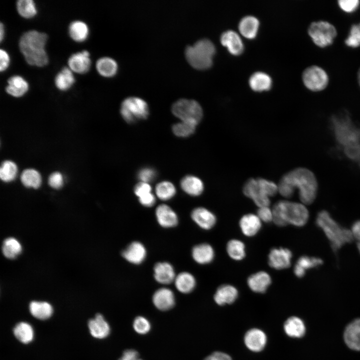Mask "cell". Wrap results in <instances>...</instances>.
<instances>
[{
  "label": "cell",
  "instance_id": "obj_48",
  "mask_svg": "<svg viewBox=\"0 0 360 360\" xmlns=\"http://www.w3.org/2000/svg\"><path fill=\"white\" fill-rule=\"evenodd\" d=\"M338 2L340 9L346 12H355L360 4L358 0H339Z\"/></svg>",
  "mask_w": 360,
  "mask_h": 360
},
{
  "label": "cell",
  "instance_id": "obj_39",
  "mask_svg": "<svg viewBox=\"0 0 360 360\" xmlns=\"http://www.w3.org/2000/svg\"><path fill=\"white\" fill-rule=\"evenodd\" d=\"M226 250L229 256L236 260H240L246 256L244 244L236 239L230 240L226 244Z\"/></svg>",
  "mask_w": 360,
  "mask_h": 360
},
{
  "label": "cell",
  "instance_id": "obj_50",
  "mask_svg": "<svg viewBox=\"0 0 360 360\" xmlns=\"http://www.w3.org/2000/svg\"><path fill=\"white\" fill-rule=\"evenodd\" d=\"M48 182L52 188L56 189L60 188L64 184L63 176L59 172H54L50 176Z\"/></svg>",
  "mask_w": 360,
  "mask_h": 360
},
{
  "label": "cell",
  "instance_id": "obj_25",
  "mask_svg": "<svg viewBox=\"0 0 360 360\" xmlns=\"http://www.w3.org/2000/svg\"><path fill=\"white\" fill-rule=\"evenodd\" d=\"M88 326L92 336L96 338H104L108 336L110 332V327L103 316L100 314L95 318L90 320Z\"/></svg>",
  "mask_w": 360,
  "mask_h": 360
},
{
  "label": "cell",
  "instance_id": "obj_53",
  "mask_svg": "<svg viewBox=\"0 0 360 360\" xmlns=\"http://www.w3.org/2000/svg\"><path fill=\"white\" fill-rule=\"evenodd\" d=\"M10 63V56L7 52L2 49L0 50V71H5L8 67Z\"/></svg>",
  "mask_w": 360,
  "mask_h": 360
},
{
  "label": "cell",
  "instance_id": "obj_14",
  "mask_svg": "<svg viewBox=\"0 0 360 360\" xmlns=\"http://www.w3.org/2000/svg\"><path fill=\"white\" fill-rule=\"evenodd\" d=\"M221 44L232 54L238 56L244 50V44L240 35L235 31L228 30L224 32L220 37Z\"/></svg>",
  "mask_w": 360,
  "mask_h": 360
},
{
  "label": "cell",
  "instance_id": "obj_41",
  "mask_svg": "<svg viewBox=\"0 0 360 360\" xmlns=\"http://www.w3.org/2000/svg\"><path fill=\"white\" fill-rule=\"evenodd\" d=\"M20 180L22 184L28 188H37L42 183L40 174L37 170L32 168L24 170L22 173Z\"/></svg>",
  "mask_w": 360,
  "mask_h": 360
},
{
  "label": "cell",
  "instance_id": "obj_45",
  "mask_svg": "<svg viewBox=\"0 0 360 360\" xmlns=\"http://www.w3.org/2000/svg\"><path fill=\"white\" fill-rule=\"evenodd\" d=\"M197 125L186 122L182 121L172 126L174 134L180 137H187L192 134L195 131Z\"/></svg>",
  "mask_w": 360,
  "mask_h": 360
},
{
  "label": "cell",
  "instance_id": "obj_40",
  "mask_svg": "<svg viewBox=\"0 0 360 360\" xmlns=\"http://www.w3.org/2000/svg\"><path fill=\"white\" fill-rule=\"evenodd\" d=\"M16 10L20 16L29 19L36 16L38 10L32 0H18L16 3Z\"/></svg>",
  "mask_w": 360,
  "mask_h": 360
},
{
  "label": "cell",
  "instance_id": "obj_51",
  "mask_svg": "<svg viewBox=\"0 0 360 360\" xmlns=\"http://www.w3.org/2000/svg\"><path fill=\"white\" fill-rule=\"evenodd\" d=\"M256 215L262 222H269L272 221V210L269 206L258 208Z\"/></svg>",
  "mask_w": 360,
  "mask_h": 360
},
{
  "label": "cell",
  "instance_id": "obj_57",
  "mask_svg": "<svg viewBox=\"0 0 360 360\" xmlns=\"http://www.w3.org/2000/svg\"><path fill=\"white\" fill-rule=\"evenodd\" d=\"M350 231L354 238L360 242V220L356 221L352 224Z\"/></svg>",
  "mask_w": 360,
  "mask_h": 360
},
{
  "label": "cell",
  "instance_id": "obj_32",
  "mask_svg": "<svg viewBox=\"0 0 360 360\" xmlns=\"http://www.w3.org/2000/svg\"><path fill=\"white\" fill-rule=\"evenodd\" d=\"M68 32L70 38L73 40L81 42L87 39L89 34V28L84 22L76 20L70 23Z\"/></svg>",
  "mask_w": 360,
  "mask_h": 360
},
{
  "label": "cell",
  "instance_id": "obj_58",
  "mask_svg": "<svg viewBox=\"0 0 360 360\" xmlns=\"http://www.w3.org/2000/svg\"><path fill=\"white\" fill-rule=\"evenodd\" d=\"M4 26L2 22L0 24V42H2L4 36Z\"/></svg>",
  "mask_w": 360,
  "mask_h": 360
},
{
  "label": "cell",
  "instance_id": "obj_8",
  "mask_svg": "<svg viewBox=\"0 0 360 360\" xmlns=\"http://www.w3.org/2000/svg\"><path fill=\"white\" fill-rule=\"evenodd\" d=\"M120 112L125 121L132 123L147 118L149 109L148 104L143 99L137 96H129L122 102Z\"/></svg>",
  "mask_w": 360,
  "mask_h": 360
},
{
  "label": "cell",
  "instance_id": "obj_23",
  "mask_svg": "<svg viewBox=\"0 0 360 360\" xmlns=\"http://www.w3.org/2000/svg\"><path fill=\"white\" fill-rule=\"evenodd\" d=\"M156 214L158 224L164 228L175 226L178 222L176 212L168 206L160 204L156 210Z\"/></svg>",
  "mask_w": 360,
  "mask_h": 360
},
{
  "label": "cell",
  "instance_id": "obj_31",
  "mask_svg": "<svg viewBox=\"0 0 360 360\" xmlns=\"http://www.w3.org/2000/svg\"><path fill=\"white\" fill-rule=\"evenodd\" d=\"M96 68L100 76L110 78L115 76L116 74L118 65L114 58L109 56H102L96 60Z\"/></svg>",
  "mask_w": 360,
  "mask_h": 360
},
{
  "label": "cell",
  "instance_id": "obj_13",
  "mask_svg": "<svg viewBox=\"0 0 360 360\" xmlns=\"http://www.w3.org/2000/svg\"><path fill=\"white\" fill-rule=\"evenodd\" d=\"M88 51L83 50L72 54L68 58V67L78 74H84L88 72L91 66V60Z\"/></svg>",
  "mask_w": 360,
  "mask_h": 360
},
{
  "label": "cell",
  "instance_id": "obj_3",
  "mask_svg": "<svg viewBox=\"0 0 360 360\" xmlns=\"http://www.w3.org/2000/svg\"><path fill=\"white\" fill-rule=\"evenodd\" d=\"M272 210V221L279 226L289 224L302 226L307 223L309 218L308 210L302 202L280 200L274 204Z\"/></svg>",
  "mask_w": 360,
  "mask_h": 360
},
{
  "label": "cell",
  "instance_id": "obj_2",
  "mask_svg": "<svg viewBox=\"0 0 360 360\" xmlns=\"http://www.w3.org/2000/svg\"><path fill=\"white\" fill-rule=\"evenodd\" d=\"M47 40L46 33L34 30L26 31L21 36L18 46L28 64L38 67L48 64V58L45 50Z\"/></svg>",
  "mask_w": 360,
  "mask_h": 360
},
{
  "label": "cell",
  "instance_id": "obj_27",
  "mask_svg": "<svg viewBox=\"0 0 360 360\" xmlns=\"http://www.w3.org/2000/svg\"><path fill=\"white\" fill-rule=\"evenodd\" d=\"M323 263L322 260L320 258L303 256L298 260L294 268L296 276L302 278L307 270L317 268Z\"/></svg>",
  "mask_w": 360,
  "mask_h": 360
},
{
  "label": "cell",
  "instance_id": "obj_30",
  "mask_svg": "<svg viewBox=\"0 0 360 360\" xmlns=\"http://www.w3.org/2000/svg\"><path fill=\"white\" fill-rule=\"evenodd\" d=\"M194 260L200 264L210 262L214 256L212 247L208 244H201L194 246L192 250Z\"/></svg>",
  "mask_w": 360,
  "mask_h": 360
},
{
  "label": "cell",
  "instance_id": "obj_26",
  "mask_svg": "<svg viewBox=\"0 0 360 360\" xmlns=\"http://www.w3.org/2000/svg\"><path fill=\"white\" fill-rule=\"evenodd\" d=\"M238 296L237 289L230 284H222L216 290L214 295V300L218 305L232 303Z\"/></svg>",
  "mask_w": 360,
  "mask_h": 360
},
{
  "label": "cell",
  "instance_id": "obj_15",
  "mask_svg": "<svg viewBox=\"0 0 360 360\" xmlns=\"http://www.w3.org/2000/svg\"><path fill=\"white\" fill-rule=\"evenodd\" d=\"M152 302L158 310H168L172 308L175 304L174 295L170 289L161 288L156 291L153 294Z\"/></svg>",
  "mask_w": 360,
  "mask_h": 360
},
{
  "label": "cell",
  "instance_id": "obj_12",
  "mask_svg": "<svg viewBox=\"0 0 360 360\" xmlns=\"http://www.w3.org/2000/svg\"><path fill=\"white\" fill-rule=\"evenodd\" d=\"M292 252L286 248H273L268 256L269 266L276 270H284L291 265Z\"/></svg>",
  "mask_w": 360,
  "mask_h": 360
},
{
  "label": "cell",
  "instance_id": "obj_38",
  "mask_svg": "<svg viewBox=\"0 0 360 360\" xmlns=\"http://www.w3.org/2000/svg\"><path fill=\"white\" fill-rule=\"evenodd\" d=\"M13 331L16 338L23 344H28L33 340L34 330L28 323L21 322L18 324Z\"/></svg>",
  "mask_w": 360,
  "mask_h": 360
},
{
  "label": "cell",
  "instance_id": "obj_1",
  "mask_svg": "<svg viewBox=\"0 0 360 360\" xmlns=\"http://www.w3.org/2000/svg\"><path fill=\"white\" fill-rule=\"evenodd\" d=\"M278 186V192L289 198L297 190L301 202L310 204L315 200L318 191V183L314 174L304 168L294 169L284 174Z\"/></svg>",
  "mask_w": 360,
  "mask_h": 360
},
{
  "label": "cell",
  "instance_id": "obj_37",
  "mask_svg": "<svg viewBox=\"0 0 360 360\" xmlns=\"http://www.w3.org/2000/svg\"><path fill=\"white\" fill-rule=\"evenodd\" d=\"M29 309L32 316L42 320L49 318L53 312L52 306L45 302H32Z\"/></svg>",
  "mask_w": 360,
  "mask_h": 360
},
{
  "label": "cell",
  "instance_id": "obj_47",
  "mask_svg": "<svg viewBox=\"0 0 360 360\" xmlns=\"http://www.w3.org/2000/svg\"><path fill=\"white\" fill-rule=\"evenodd\" d=\"M133 328L137 333L144 334L149 332L151 326L148 319L142 316H138L133 322Z\"/></svg>",
  "mask_w": 360,
  "mask_h": 360
},
{
  "label": "cell",
  "instance_id": "obj_29",
  "mask_svg": "<svg viewBox=\"0 0 360 360\" xmlns=\"http://www.w3.org/2000/svg\"><path fill=\"white\" fill-rule=\"evenodd\" d=\"M248 84L250 88L256 92L269 90L272 86L271 77L263 72H256L250 77Z\"/></svg>",
  "mask_w": 360,
  "mask_h": 360
},
{
  "label": "cell",
  "instance_id": "obj_43",
  "mask_svg": "<svg viewBox=\"0 0 360 360\" xmlns=\"http://www.w3.org/2000/svg\"><path fill=\"white\" fill-rule=\"evenodd\" d=\"M18 168L16 164L10 160L4 161L0 168V178L4 182L13 180L16 176Z\"/></svg>",
  "mask_w": 360,
  "mask_h": 360
},
{
  "label": "cell",
  "instance_id": "obj_5",
  "mask_svg": "<svg viewBox=\"0 0 360 360\" xmlns=\"http://www.w3.org/2000/svg\"><path fill=\"white\" fill-rule=\"evenodd\" d=\"M216 52L214 43L208 38H202L193 45H188L184 54L188 62L194 68L205 70L212 64V58Z\"/></svg>",
  "mask_w": 360,
  "mask_h": 360
},
{
  "label": "cell",
  "instance_id": "obj_33",
  "mask_svg": "<svg viewBox=\"0 0 360 360\" xmlns=\"http://www.w3.org/2000/svg\"><path fill=\"white\" fill-rule=\"evenodd\" d=\"M180 186L184 192L192 196L200 195L204 189L201 180L193 176L184 177L180 182Z\"/></svg>",
  "mask_w": 360,
  "mask_h": 360
},
{
  "label": "cell",
  "instance_id": "obj_18",
  "mask_svg": "<svg viewBox=\"0 0 360 360\" xmlns=\"http://www.w3.org/2000/svg\"><path fill=\"white\" fill-rule=\"evenodd\" d=\"M271 282L270 276L264 271L258 272L252 274L248 278L247 280L250 288L252 291L258 293L266 292Z\"/></svg>",
  "mask_w": 360,
  "mask_h": 360
},
{
  "label": "cell",
  "instance_id": "obj_42",
  "mask_svg": "<svg viewBox=\"0 0 360 360\" xmlns=\"http://www.w3.org/2000/svg\"><path fill=\"white\" fill-rule=\"evenodd\" d=\"M22 246L18 240L13 238H6L4 242L2 251L8 258H14L22 252Z\"/></svg>",
  "mask_w": 360,
  "mask_h": 360
},
{
  "label": "cell",
  "instance_id": "obj_46",
  "mask_svg": "<svg viewBox=\"0 0 360 360\" xmlns=\"http://www.w3.org/2000/svg\"><path fill=\"white\" fill-rule=\"evenodd\" d=\"M344 43L348 46L352 48L360 46V22L352 25Z\"/></svg>",
  "mask_w": 360,
  "mask_h": 360
},
{
  "label": "cell",
  "instance_id": "obj_4",
  "mask_svg": "<svg viewBox=\"0 0 360 360\" xmlns=\"http://www.w3.org/2000/svg\"><path fill=\"white\" fill-rule=\"evenodd\" d=\"M316 222L329 240L334 252L354 239L350 230L342 227L326 210L318 214Z\"/></svg>",
  "mask_w": 360,
  "mask_h": 360
},
{
  "label": "cell",
  "instance_id": "obj_11",
  "mask_svg": "<svg viewBox=\"0 0 360 360\" xmlns=\"http://www.w3.org/2000/svg\"><path fill=\"white\" fill-rule=\"evenodd\" d=\"M302 80L306 87L313 92L324 90L328 86L329 81L326 72L316 65L310 66L304 70Z\"/></svg>",
  "mask_w": 360,
  "mask_h": 360
},
{
  "label": "cell",
  "instance_id": "obj_21",
  "mask_svg": "<svg viewBox=\"0 0 360 360\" xmlns=\"http://www.w3.org/2000/svg\"><path fill=\"white\" fill-rule=\"evenodd\" d=\"M266 342L265 334L261 330L252 328L246 334L244 342L247 348L253 352H260L264 347Z\"/></svg>",
  "mask_w": 360,
  "mask_h": 360
},
{
  "label": "cell",
  "instance_id": "obj_6",
  "mask_svg": "<svg viewBox=\"0 0 360 360\" xmlns=\"http://www.w3.org/2000/svg\"><path fill=\"white\" fill-rule=\"evenodd\" d=\"M331 124L336 138L342 145L346 148L360 144V130L352 123L347 113L332 116Z\"/></svg>",
  "mask_w": 360,
  "mask_h": 360
},
{
  "label": "cell",
  "instance_id": "obj_9",
  "mask_svg": "<svg viewBox=\"0 0 360 360\" xmlns=\"http://www.w3.org/2000/svg\"><path fill=\"white\" fill-rule=\"evenodd\" d=\"M268 186L267 180L251 178L244 184L243 192L246 196L251 198L258 208L269 206L270 202Z\"/></svg>",
  "mask_w": 360,
  "mask_h": 360
},
{
  "label": "cell",
  "instance_id": "obj_10",
  "mask_svg": "<svg viewBox=\"0 0 360 360\" xmlns=\"http://www.w3.org/2000/svg\"><path fill=\"white\" fill-rule=\"evenodd\" d=\"M308 34L317 46L325 48L332 44L337 35L336 28L324 20L312 22L308 28Z\"/></svg>",
  "mask_w": 360,
  "mask_h": 360
},
{
  "label": "cell",
  "instance_id": "obj_44",
  "mask_svg": "<svg viewBox=\"0 0 360 360\" xmlns=\"http://www.w3.org/2000/svg\"><path fill=\"white\" fill-rule=\"evenodd\" d=\"M156 192L159 198L166 200L172 198L175 195L176 190L172 183L164 181L156 185Z\"/></svg>",
  "mask_w": 360,
  "mask_h": 360
},
{
  "label": "cell",
  "instance_id": "obj_55",
  "mask_svg": "<svg viewBox=\"0 0 360 360\" xmlns=\"http://www.w3.org/2000/svg\"><path fill=\"white\" fill-rule=\"evenodd\" d=\"M140 203L147 207L152 206L156 202L154 196L150 192L138 198Z\"/></svg>",
  "mask_w": 360,
  "mask_h": 360
},
{
  "label": "cell",
  "instance_id": "obj_59",
  "mask_svg": "<svg viewBox=\"0 0 360 360\" xmlns=\"http://www.w3.org/2000/svg\"><path fill=\"white\" fill-rule=\"evenodd\" d=\"M358 84L360 86V68L358 72Z\"/></svg>",
  "mask_w": 360,
  "mask_h": 360
},
{
  "label": "cell",
  "instance_id": "obj_17",
  "mask_svg": "<svg viewBox=\"0 0 360 360\" xmlns=\"http://www.w3.org/2000/svg\"><path fill=\"white\" fill-rule=\"evenodd\" d=\"M344 340L350 349L360 350V318L354 320L346 326Z\"/></svg>",
  "mask_w": 360,
  "mask_h": 360
},
{
  "label": "cell",
  "instance_id": "obj_7",
  "mask_svg": "<svg viewBox=\"0 0 360 360\" xmlns=\"http://www.w3.org/2000/svg\"><path fill=\"white\" fill-rule=\"evenodd\" d=\"M173 114L183 122L196 125L200 122L203 116L200 104L194 100L180 98L172 105Z\"/></svg>",
  "mask_w": 360,
  "mask_h": 360
},
{
  "label": "cell",
  "instance_id": "obj_16",
  "mask_svg": "<svg viewBox=\"0 0 360 360\" xmlns=\"http://www.w3.org/2000/svg\"><path fill=\"white\" fill-rule=\"evenodd\" d=\"M192 220L202 228L208 230L215 225L216 218L215 215L208 209L199 207L192 212Z\"/></svg>",
  "mask_w": 360,
  "mask_h": 360
},
{
  "label": "cell",
  "instance_id": "obj_52",
  "mask_svg": "<svg viewBox=\"0 0 360 360\" xmlns=\"http://www.w3.org/2000/svg\"><path fill=\"white\" fill-rule=\"evenodd\" d=\"M151 190V186L148 183L140 182L136 185L134 192L135 194L140 198L150 193Z\"/></svg>",
  "mask_w": 360,
  "mask_h": 360
},
{
  "label": "cell",
  "instance_id": "obj_60",
  "mask_svg": "<svg viewBox=\"0 0 360 360\" xmlns=\"http://www.w3.org/2000/svg\"><path fill=\"white\" fill-rule=\"evenodd\" d=\"M358 251H359V252H360V242H358Z\"/></svg>",
  "mask_w": 360,
  "mask_h": 360
},
{
  "label": "cell",
  "instance_id": "obj_22",
  "mask_svg": "<svg viewBox=\"0 0 360 360\" xmlns=\"http://www.w3.org/2000/svg\"><path fill=\"white\" fill-rule=\"evenodd\" d=\"M239 225L244 235L253 236L260 231L262 227V221L256 214H248L241 218Z\"/></svg>",
  "mask_w": 360,
  "mask_h": 360
},
{
  "label": "cell",
  "instance_id": "obj_20",
  "mask_svg": "<svg viewBox=\"0 0 360 360\" xmlns=\"http://www.w3.org/2000/svg\"><path fill=\"white\" fill-rule=\"evenodd\" d=\"M144 246L138 242L130 244L122 252V256L128 262L134 264L142 263L146 256Z\"/></svg>",
  "mask_w": 360,
  "mask_h": 360
},
{
  "label": "cell",
  "instance_id": "obj_28",
  "mask_svg": "<svg viewBox=\"0 0 360 360\" xmlns=\"http://www.w3.org/2000/svg\"><path fill=\"white\" fill-rule=\"evenodd\" d=\"M260 26L258 20L254 16L248 15L244 16L238 23V30L244 37L252 39L258 33Z\"/></svg>",
  "mask_w": 360,
  "mask_h": 360
},
{
  "label": "cell",
  "instance_id": "obj_54",
  "mask_svg": "<svg viewBox=\"0 0 360 360\" xmlns=\"http://www.w3.org/2000/svg\"><path fill=\"white\" fill-rule=\"evenodd\" d=\"M118 360H142L140 358L139 354L134 350L130 349L124 352Z\"/></svg>",
  "mask_w": 360,
  "mask_h": 360
},
{
  "label": "cell",
  "instance_id": "obj_56",
  "mask_svg": "<svg viewBox=\"0 0 360 360\" xmlns=\"http://www.w3.org/2000/svg\"><path fill=\"white\" fill-rule=\"evenodd\" d=\"M204 360H232V358L225 353L216 352L207 356Z\"/></svg>",
  "mask_w": 360,
  "mask_h": 360
},
{
  "label": "cell",
  "instance_id": "obj_24",
  "mask_svg": "<svg viewBox=\"0 0 360 360\" xmlns=\"http://www.w3.org/2000/svg\"><path fill=\"white\" fill-rule=\"evenodd\" d=\"M154 271L155 280L162 284H170L174 280L176 276L172 266L167 262L156 263Z\"/></svg>",
  "mask_w": 360,
  "mask_h": 360
},
{
  "label": "cell",
  "instance_id": "obj_36",
  "mask_svg": "<svg viewBox=\"0 0 360 360\" xmlns=\"http://www.w3.org/2000/svg\"><path fill=\"white\" fill-rule=\"evenodd\" d=\"M284 330L290 337L300 338L304 335L306 328L302 320L296 316H292L286 321Z\"/></svg>",
  "mask_w": 360,
  "mask_h": 360
},
{
  "label": "cell",
  "instance_id": "obj_49",
  "mask_svg": "<svg viewBox=\"0 0 360 360\" xmlns=\"http://www.w3.org/2000/svg\"><path fill=\"white\" fill-rule=\"evenodd\" d=\"M138 176L142 182L148 183L154 179L156 176V172L152 168H144L140 170Z\"/></svg>",
  "mask_w": 360,
  "mask_h": 360
},
{
  "label": "cell",
  "instance_id": "obj_34",
  "mask_svg": "<svg viewBox=\"0 0 360 360\" xmlns=\"http://www.w3.org/2000/svg\"><path fill=\"white\" fill-rule=\"evenodd\" d=\"M54 82L58 89L66 91L74 84L75 78L72 71L68 67L64 66L56 74Z\"/></svg>",
  "mask_w": 360,
  "mask_h": 360
},
{
  "label": "cell",
  "instance_id": "obj_35",
  "mask_svg": "<svg viewBox=\"0 0 360 360\" xmlns=\"http://www.w3.org/2000/svg\"><path fill=\"white\" fill-rule=\"evenodd\" d=\"M174 282L178 290L184 294L191 292L196 284L195 278L188 272L180 273L176 276Z\"/></svg>",
  "mask_w": 360,
  "mask_h": 360
},
{
  "label": "cell",
  "instance_id": "obj_19",
  "mask_svg": "<svg viewBox=\"0 0 360 360\" xmlns=\"http://www.w3.org/2000/svg\"><path fill=\"white\" fill-rule=\"evenodd\" d=\"M7 82L8 84L5 88L6 92L15 98L23 96L29 88L28 82L20 76L14 75L10 76Z\"/></svg>",
  "mask_w": 360,
  "mask_h": 360
}]
</instances>
